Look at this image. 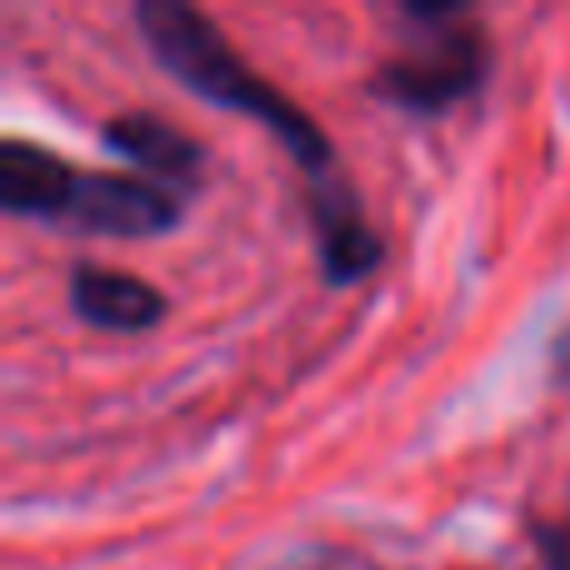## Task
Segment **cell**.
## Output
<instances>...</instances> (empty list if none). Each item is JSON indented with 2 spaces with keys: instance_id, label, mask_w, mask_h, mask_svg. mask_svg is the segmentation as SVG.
<instances>
[{
  "instance_id": "cell-3",
  "label": "cell",
  "mask_w": 570,
  "mask_h": 570,
  "mask_svg": "<svg viewBox=\"0 0 570 570\" xmlns=\"http://www.w3.org/2000/svg\"><path fill=\"white\" fill-rule=\"evenodd\" d=\"M186 196L136 176V170H76V190L66 200L60 230L116 240H156L180 230Z\"/></svg>"
},
{
  "instance_id": "cell-7",
  "label": "cell",
  "mask_w": 570,
  "mask_h": 570,
  "mask_svg": "<svg viewBox=\"0 0 570 570\" xmlns=\"http://www.w3.org/2000/svg\"><path fill=\"white\" fill-rule=\"evenodd\" d=\"M76 190V166L36 140H0V210L16 220H50L60 226L66 200Z\"/></svg>"
},
{
  "instance_id": "cell-1",
  "label": "cell",
  "mask_w": 570,
  "mask_h": 570,
  "mask_svg": "<svg viewBox=\"0 0 570 570\" xmlns=\"http://www.w3.org/2000/svg\"><path fill=\"white\" fill-rule=\"evenodd\" d=\"M146 56L166 70L170 80L200 96L206 106L230 110V116L261 120L271 136L285 146V156L305 170L311 180L335 176V146L285 90L271 86L261 70H250L246 60L230 50V40L220 36V26L206 10L186 6V0H140L130 10Z\"/></svg>"
},
{
  "instance_id": "cell-9",
  "label": "cell",
  "mask_w": 570,
  "mask_h": 570,
  "mask_svg": "<svg viewBox=\"0 0 570 570\" xmlns=\"http://www.w3.org/2000/svg\"><path fill=\"white\" fill-rule=\"evenodd\" d=\"M556 375H566V381H570V331L561 335V341H556Z\"/></svg>"
},
{
  "instance_id": "cell-6",
  "label": "cell",
  "mask_w": 570,
  "mask_h": 570,
  "mask_svg": "<svg viewBox=\"0 0 570 570\" xmlns=\"http://www.w3.org/2000/svg\"><path fill=\"white\" fill-rule=\"evenodd\" d=\"M66 301L80 325L110 331V335H146V331H156L170 311L166 291H156L150 281L130 276V271L96 266V261H80V266L70 271Z\"/></svg>"
},
{
  "instance_id": "cell-4",
  "label": "cell",
  "mask_w": 570,
  "mask_h": 570,
  "mask_svg": "<svg viewBox=\"0 0 570 570\" xmlns=\"http://www.w3.org/2000/svg\"><path fill=\"white\" fill-rule=\"evenodd\" d=\"M305 216L315 236V266L331 291L371 281L385 266V240L365 220V206L341 176H321L305 186Z\"/></svg>"
},
{
  "instance_id": "cell-2",
  "label": "cell",
  "mask_w": 570,
  "mask_h": 570,
  "mask_svg": "<svg viewBox=\"0 0 570 570\" xmlns=\"http://www.w3.org/2000/svg\"><path fill=\"white\" fill-rule=\"evenodd\" d=\"M395 20H401V36H395L391 56L365 80V90L381 106L435 120L481 96L485 80H491L495 50L491 36L481 30V20L471 16V6L405 0L395 10Z\"/></svg>"
},
{
  "instance_id": "cell-8",
  "label": "cell",
  "mask_w": 570,
  "mask_h": 570,
  "mask_svg": "<svg viewBox=\"0 0 570 570\" xmlns=\"http://www.w3.org/2000/svg\"><path fill=\"white\" fill-rule=\"evenodd\" d=\"M531 546L546 570H570V521H531Z\"/></svg>"
},
{
  "instance_id": "cell-5",
  "label": "cell",
  "mask_w": 570,
  "mask_h": 570,
  "mask_svg": "<svg viewBox=\"0 0 570 570\" xmlns=\"http://www.w3.org/2000/svg\"><path fill=\"white\" fill-rule=\"evenodd\" d=\"M100 146H106V156L126 160L136 176L156 180V186L176 190V196L196 190L200 176H206V146L196 136H186L180 126H170V120L150 116V110L110 116L100 126Z\"/></svg>"
}]
</instances>
